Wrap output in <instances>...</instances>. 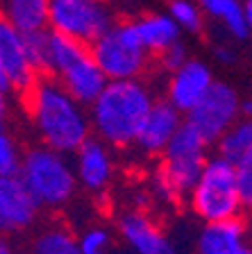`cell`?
Here are the masks:
<instances>
[{
	"instance_id": "26",
	"label": "cell",
	"mask_w": 252,
	"mask_h": 254,
	"mask_svg": "<svg viewBox=\"0 0 252 254\" xmlns=\"http://www.w3.org/2000/svg\"><path fill=\"white\" fill-rule=\"evenodd\" d=\"M237 189L241 209L252 213V159L237 164Z\"/></svg>"
},
{
	"instance_id": "17",
	"label": "cell",
	"mask_w": 252,
	"mask_h": 254,
	"mask_svg": "<svg viewBox=\"0 0 252 254\" xmlns=\"http://www.w3.org/2000/svg\"><path fill=\"white\" fill-rule=\"evenodd\" d=\"M248 241V222L241 216L202 222L195 238V254H227Z\"/></svg>"
},
{
	"instance_id": "7",
	"label": "cell",
	"mask_w": 252,
	"mask_h": 254,
	"mask_svg": "<svg viewBox=\"0 0 252 254\" xmlns=\"http://www.w3.org/2000/svg\"><path fill=\"white\" fill-rule=\"evenodd\" d=\"M114 23L116 11L107 0H50L48 27L84 46H91Z\"/></svg>"
},
{
	"instance_id": "19",
	"label": "cell",
	"mask_w": 252,
	"mask_h": 254,
	"mask_svg": "<svg viewBox=\"0 0 252 254\" xmlns=\"http://www.w3.org/2000/svg\"><path fill=\"white\" fill-rule=\"evenodd\" d=\"M198 5L205 14V21L214 23L232 41L241 43L248 39L243 0H198Z\"/></svg>"
},
{
	"instance_id": "31",
	"label": "cell",
	"mask_w": 252,
	"mask_h": 254,
	"mask_svg": "<svg viewBox=\"0 0 252 254\" xmlns=\"http://www.w3.org/2000/svg\"><path fill=\"white\" fill-rule=\"evenodd\" d=\"M243 14H246L248 39H252V0H243Z\"/></svg>"
},
{
	"instance_id": "3",
	"label": "cell",
	"mask_w": 252,
	"mask_h": 254,
	"mask_svg": "<svg viewBox=\"0 0 252 254\" xmlns=\"http://www.w3.org/2000/svg\"><path fill=\"white\" fill-rule=\"evenodd\" d=\"M209 159V143L189 123H182L170 143L159 154L155 190L168 204H177L191 193Z\"/></svg>"
},
{
	"instance_id": "11",
	"label": "cell",
	"mask_w": 252,
	"mask_h": 254,
	"mask_svg": "<svg viewBox=\"0 0 252 254\" xmlns=\"http://www.w3.org/2000/svg\"><path fill=\"white\" fill-rule=\"evenodd\" d=\"M73 170L80 189H84L91 195L107 193L116 173V161L114 154H111V148L100 138L89 136L73 152Z\"/></svg>"
},
{
	"instance_id": "4",
	"label": "cell",
	"mask_w": 252,
	"mask_h": 254,
	"mask_svg": "<svg viewBox=\"0 0 252 254\" xmlns=\"http://www.w3.org/2000/svg\"><path fill=\"white\" fill-rule=\"evenodd\" d=\"M18 177L41 209H62L73 200L78 190L73 161L69 154H62L53 148L37 145L23 152Z\"/></svg>"
},
{
	"instance_id": "22",
	"label": "cell",
	"mask_w": 252,
	"mask_h": 254,
	"mask_svg": "<svg viewBox=\"0 0 252 254\" xmlns=\"http://www.w3.org/2000/svg\"><path fill=\"white\" fill-rule=\"evenodd\" d=\"M166 14L177 23L182 34H200L207 25L198 0H168Z\"/></svg>"
},
{
	"instance_id": "10",
	"label": "cell",
	"mask_w": 252,
	"mask_h": 254,
	"mask_svg": "<svg viewBox=\"0 0 252 254\" xmlns=\"http://www.w3.org/2000/svg\"><path fill=\"white\" fill-rule=\"evenodd\" d=\"M214 82L216 75L209 64L205 59L189 57L177 70L168 75L166 98L164 100H168L182 116H186L207 95V91L214 86Z\"/></svg>"
},
{
	"instance_id": "14",
	"label": "cell",
	"mask_w": 252,
	"mask_h": 254,
	"mask_svg": "<svg viewBox=\"0 0 252 254\" xmlns=\"http://www.w3.org/2000/svg\"><path fill=\"white\" fill-rule=\"evenodd\" d=\"M184 123V116L168 100H155L134 138V148L143 157H159Z\"/></svg>"
},
{
	"instance_id": "2",
	"label": "cell",
	"mask_w": 252,
	"mask_h": 254,
	"mask_svg": "<svg viewBox=\"0 0 252 254\" xmlns=\"http://www.w3.org/2000/svg\"><path fill=\"white\" fill-rule=\"evenodd\" d=\"M155 100L157 98L143 77L109 79L102 93L89 105L91 132L109 148H132Z\"/></svg>"
},
{
	"instance_id": "15",
	"label": "cell",
	"mask_w": 252,
	"mask_h": 254,
	"mask_svg": "<svg viewBox=\"0 0 252 254\" xmlns=\"http://www.w3.org/2000/svg\"><path fill=\"white\" fill-rule=\"evenodd\" d=\"M55 79L73 95L75 100L82 102L86 109H89L91 102L102 93L105 84L109 82V79L102 75V70L98 68V64L93 62L89 48H86L80 57H75L62 73L55 75Z\"/></svg>"
},
{
	"instance_id": "6",
	"label": "cell",
	"mask_w": 252,
	"mask_h": 254,
	"mask_svg": "<svg viewBox=\"0 0 252 254\" xmlns=\"http://www.w3.org/2000/svg\"><path fill=\"white\" fill-rule=\"evenodd\" d=\"M89 53L107 79H137L150 68V53L139 41L130 18H116L89 46Z\"/></svg>"
},
{
	"instance_id": "12",
	"label": "cell",
	"mask_w": 252,
	"mask_h": 254,
	"mask_svg": "<svg viewBox=\"0 0 252 254\" xmlns=\"http://www.w3.org/2000/svg\"><path fill=\"white\" fill-rule=\"evenodd\" d=\"M41 206L32 197L18 175H0V234H21L30 229L39 218Z\"/></svg>"
},
{
	"instance_id": "1",
	"label": "cell",
	"mask_w": 252,
	"mask_h": 254,
	"mask_svg": "<svg viewBox=\"0 0 252 254\" xmlns=\"http://www.w3.org/2000/svg\"><path fill=\"white\" fill-rule=\"evenodd\" d=\"M23 105L46 148L71 157L91 136L89 109L50 75H39L34 79V84L23 93Z\"/></svg>"
},
{
	"instance_id": "18",
	"label": "cell",
	"mask_w": 252,
	"mask_h": 254,
	"mask_svg": "<svg viewBox=\"0 0 252 254\" xmlns=\"http://www.w3.org/2000/svg\"><path fill=\"white\" fill-rule=\"evenodd\" d=\"M0 16L23 37L48 30L50 0H0Z\"/></svg>"
},
{
	"instance_id": "30",
	"label": "cell",
	"mask_w": 252,
	"mask_h": 254,
	"mask_svg": "<svg viewBox=\"0 0 252 254\" xmlns=\"http://www.w3.org/2000/svg\"><path fill=\"white\" fill-rule=\"evenodd\" d=\"M239 114H241V118H252V95L241 98V102H239Z\"/></svg>"
},
{
	"instance_id": "23",
	"label": "cell",
	"mask_w": 252,
	"mask_h": 254,
	"mask_svg": "<svg viewBox=\"0 0 252 254\" xmlns=\"http://www.w3.org/2000/svg\"><path fill=\"white\" fill-rule=\"evenodd\" d=\"M78 248L80 254H109V250L114 248V236L107 227L93 225L78 236Z\"/></svg>"
},
{
	"instance_id": "21",
	"label": "cell",
	"mask_w": 252,
	"mask_h": 254,
	"mask_svg": "<svg viewBox=\"0 0 252 254\" xmlns=\"http://www.w3.org/2000/svg\"><path fill=\"white\" fill-rule=\"evenodd\" d=\"M32 254H80L78 236L62 225H50L34 236Z\"/></svg>"
},
{
	"instance_id": "20",
	"label": "cell",
	"mask_w": 252,
	"mask_h": 254,
	"mask_svg": "<svg viewBox=\"0 0 252 254\" xmlns=\"http://www.w3.org/2000/svg\"><path fill=\"white\" fill-rule=\"evenodd\" d=\"M218 154L237 166L252 159V118H239L234 125L218 138Z\"/></svg>"
},
{
	"instance_id": "5",
	"label": "cell",
	"mask_w": 252,
	"mask_h": 254,
	"mask_svg": "<svg viewBox=\"0 0 252 254\" xmlns=\"http://www.w3.org/2000/svg\"><path fill=\"white\" fill-rule=\"evenodd\" d=\"M186 200L191 213L202 222L241 216L243 209L237 189V166L221 154L209 157Z\"/></svg>"
},
{
	"instance_id": "28",
	"label": "cell",
	"mask_w": 252,
	"mask_h": 254,
	"mask_svg": "<svg viewBox=\"0 0 252 254\" xmlns=\"http://www.w3.org/2000/svg\"><path fill=\"white\" fill-rule=\"evenodd\" d=\"M107 2L111 5V9L116 14H125L127 18L139 14V9H141V0H107Z\"/></svg>"
},
{
	"instance_id": "8",
	"label": "cell",
	"mask_w": 252,
	"mask_h": 254,
	"mask_svg": "<svg viewBox=\"0 0 252 254\" xmlns=\"http://www.w3.org/2000/svg\"><path fill=\"white\" fill-rule=\"evenodd\" d=\"M239 102H241L239 91L230 82L216 79L205 98L184 116V123H189L209 145H214L241 118Z\"/></svg>"
},
{
	"instance_id": "32",
	"label": "cell",
	"mask_w": 252,
	"mask_h": 254,
	"mask_svg": "<svg viewBox=\"0 0 252 254\" xmlns=\"http://www.w3.org/2000/svg\"><path fill=\"white\" fill-rule=\"evenodd\" d=\"M0 254H16L14 252V248H11V243L7 241L2 234H0Z\"/></svg>"
},
{
	"instance_id": "29",
	"label": "cell",
	"mask_w": 252,
	"mask_h": 254,
	"mask_svg": "<svg viewBox=\"0 0 252 254\" xmlns=\"http://www.w3.org/2000/svg\"><path fill=\"white\" fill-rule=\"evenodd\" d=\"M11 93H5L0 91V134L7 132L9 127V116H11V100H9Z\"/></svg>"
},
{
	"instance_id": "27",
	"label": "cell",
	"mask_w": 252,
	"mask_h": 254,
	"mask_svg": "<svg viewBox=\"0 0 252 254\" xmlns=\"http://www.w3.org/2000/svg\"><path fill=\"white\" fill-rule=\"evenodd\" d=\"M211 55L218 64L223 66H234L239 62V53L237 48H234V41L232 39H223V41H216L214 48H211Z\"/></svg>"
},
{
	"instance_id": "16",
	"label": "cell",
	"mask_w": 252,
	"mask_h": 254,
	"mask_svg": "<svg viewBox=\"0 0 252 254\" xmlns=\"http://www.w3.org/2000/svg\"><path fill=\"white\" fill-rule=\"evenodd\" d=\"M130 21L139 41L143 43V48L153 59L173 43L182 41V30L166 11H141V14L132 16Z\"/></svg>"
},
{
	"instance_id": "24",
	"label": "cell",
	"mask_w": 252,
	"mask_h": 254,
	"mask_svg": "<svg viewBox=\"0 0 252 254\" xmlns=\"http://www.w3.org/2000/svg\"><path fill=\"white\" fill-rule=\"evenodd\" d=\"M21 159L23 152L18 150V143L9 136V132L0 134V175L14 177L21 173Z\"/></svg>"
},
{
	"instance_id": "9",
	"label": "cell",
	"mask_w": 252,
	"mask_h": 254,
	"mask_svg": "<svg viewBox=\"0 0 252 254\" xmlns=\"http://www.w3.org/2000/svg\"><path fill=\"white\" fill-rule=\"evenodd\" d=\"M39 77L25 48V37L0 16V91L25 93Z\"/></svg>"
},
{
	"instance_id": "13",
	"label": "cell",
	"mask_w": 252,
	"mask_h": 254,
	"mask_svg": "<svg viewBox=\"0 0 252 254\" xmlns=\"http://www.w3.org/2000/svg\"><path fill=\"white\" fill-rule=\"evenodd\" d=\"M118 236L134 254H177V245L143 209L123 211L116 222Z\"/></svg>"
},
{
	"instance_id": "25",
	"label": "cell",
	"mask_w": 252,
	"mask_h": 254,
	"mask_svg": "<svg viewBox=\"0 0 252 254\" xmlns=\"http://www.w3.org/2000/svg\"><path fill=\"white\" fill-rule=\"evenodd\" d=\"M189 57H191L189 46H186L184 41H177V43H173L170 48H166L164 53H159L157 57H155V62H157L159 70H164L166 75H170L173 70H177Z\"/></svg>"
},
{
	"instance_id": "33",
	"label": "cell",
	"mask_w": 252,
	"mask_h": 254,
	"mask_svg": "<svg viewBox=\"0 0 252 254\" xmlns=\"http://www.w3.org/2000/svg\"><path fill=\"white\" fill-rule=\"evenodd\" d=\"M227 254H252V245L246 241V243H241V245H239V248L230 250V252H227Z\"/></svg>"
}]
</instances>
